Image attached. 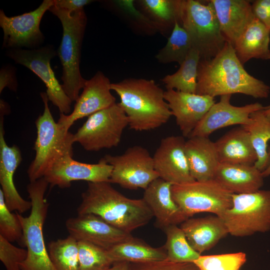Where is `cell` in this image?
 <instances>
[{"label":"cell","instance_id":"cell-1","mask_svg":"<svg viewBox=\"0 0 270 270\" xmlns=\"http://www.w3.org/2000/svg\"><path fill=\"white\" fill-rule=\"evenodd\" d=\"M239 60L233 46L226 42L222 50L210 59H200L196 94L216 96L241 94L266 98L270 87L248 74Z\"/></svg>","mask_w":270,"mask_h":270},{"label":"cell","instance_id":"cell-2","mask_svg":"<svg viewBox=\"0 0 270 270\" xmlns=\"http://www.w3.org/2000/svg\"><path fill=\"white\" fill-rule=\"evenodd\" d=\"M110 184L88 182L86 190L82 194L78 214L97 215L114 227L129 233L148 224L154 214L144 200L127 198Z\"/></svg>","mask_w":270,"mask_h":270},{"label":"cell","instance_id":"cell-3","mask_svg":"<svg viewBox=\"0 0 270 270\" xmlns=\"http://www.w3.org/2000/svg\"><path fill=\"white\" fill-rule=\"evenodd\" d=\"M110 88L120 97L132 130L142 132L158 128L172 116L164 91L152 80L128 78L112 83Z\"/></svg>","mask_w":270,"mask_h":270},{"label":"cell","instance_id":"cell-4","mask_svg":"<svg viewBox=\"0 0 270 270\" xmlns=\"http://www.w3.org/2000/svg\"><path fill=\"white\" fill-rule=\"evenodd\" d=\"M48 10L62 25V36L57 54L62 66V85L72 101L76 102L86 80L81 75L80 64L86 16L84 8L71 12L53 5Z\"/></svg>","mask_w":270,"mask_h":270},{"label":"cell","instance_id":"cell-5","mask_svg":"<svg viewBox=\"0 0 270 270\" xmlns=\"http://www.w3.org/2000/svg\"><path fill=\"white\" fill-rule=\"evenodd\" d=\"M48 185L44 178L30 182L27 191L32 202L30 213L28 216L17 213L27 250L26 258L20 266L22 270H56L49 257L43 234L48 207L44 195Z\"/></svg>","mask_w":270,"mask_h":270},{"label":"cell","instance_id":"cell-6","mask_svg":"<svg viewBox=\"0 0 270 270\" xmlns=\"http://www.w3.org/2000/svg\"><path fill=\"white\" fill-rule=\"evenodd\" d=\"M44 110L36 120L37 136L34 149L36 155L27 174L30 182L44 178L54 163L62 156L73 154L74 134L66 130L52 117L46 92H41Z\"/></svg>","mask_w":270,"mask_h":270},{"label":"cell","instance_id":"cell-7","mask_svg":"<svg viewBox=\"0 0 270 270\" xmlns=\"http://www.w3.org/2000/svg\"><path fill=\"white\" fill-rule=\"evenodd\" d=\"M229 234L250 236L270 230V190L232 195V206L220 216Z\"/></svg>","mask_w":270,"mask_h":270},{"label":"cell","instance_id":"cell-8","mask_svg":"<svg viewBox=\"0 0 270 270\" xmlns=\"http://www.w3.org/2000/svg\"><path fill=\"white\" fill-rule=\"evenodd\" d=\"M195 0H183L180 24L188 33L192 48L200 59L215 56L226 42L211 4Z\"/></svg>","mask_w":270,"mask_h":270},{"label":"cell","instance_id":"cell-9","mask_svg":"<svg viewBox=\"0 0 270 270\" xmlns=\"http://www.w3.org/2000/svg\"><path fill=\"white\" fill-rule=\"evenodd\" d=\"M128 126V118L120 103L116 102L90 116L74 134V141L90 152L116 147Z\"/></svg>","mask_w":270,"mask_h":270},{"label":"cell","instance_id":"cell-10","mask_svg":"<svg viewBox=\"0 0 270 270\" xmlns=\"http://www.w3.org/2000/svg\"><path fill=\"white\" fill-rule=\"evenodd\" d=\"M173 199L188 218L201 212L220 216L232 206V193L214 179L172 184Z\"/></svg>","mask_w":270,"mask_h":270},{"label":"cell","instance_id":"cell-11","mask_svg":"<svg viewBox=\"0 0 270 270\" xmlns=\"http://www.w3.org/2000/svg\"><path fill=\"white\" fill-rule=\"evenodd\" d=\"M104 158L112 167L110 182L124 188L145 190L159 178L154 167L152 156L142 146H130L122 154H106Z\"/></svg>","mask_w":270,"mask_h":270},{"label":"cell","instance_id":"cell-12","mask_svg":"<svg viewBox=\"0 0 270 270\" xmlns=\"http://www.w3.org/2000/svg\"><path fill=\"white\" fill-rule=\"evenodd\" d=\"M56 54L53 46H50L31 50L12 48L6 52V55L16 63L26 67L42 80L46 88L48 100L60 113L67 115L70 112L72 102L64 92L51 68L50 60Z\"/></svg>","mask_w":270,"mask_h":270},{"label":"cell","instance_id":"cell-13","mask_svg":"<svg viewBox=\"0 0 270 270\" xmlns=\"http://www.w3.org/2000/svg\"><path fill=\"white\" fill-rule=\"evenodd\" d=\"M54 0H44L36 10L9 17L0 10V26L4 32L3 47L34 49L42 43L44 36L40 28L43 16L54 5Z\"/></svg>","mask_w":270,"mask_h":270},{"label":"cell","instance_id":"cell-14","mask_svg":"<svg viewBox=\"0 0 270 270\" xmlns=\"http://www.w3.org/2000/svg\"><path fill=\"white\" fill-rule=\"evenodd\" d=\"M72 154H67L57 160L44 176L51 186L60 188L70 186L75 180L91 182H110L112 167L102 158L96 164L78 162Z\"/></svg>","mask_w":270,"mask_h":270},{"label":"cell","instance_id":"cell-15","mask_svg":"<svg viewBox=\"0 0 270 270\" xmlns=\"http://www.w3.org/2000/svg\"><path fill=\"white\" fill-rule=\"evenodd\" d=\"M111 84L100 71L90 79L86 80L82 92L76 101L73 110L67 115L60 113L58 122L69 130L77 120L88 117L116 103V99L110 92Z\"/></svg>","mask_w":270,"mask_h":270},{"label":"cell","instance_id":"cell-16","mask_svg":"<svg viewBox=\"0 0 270 270\" xmlns=\"http://www.w3.org/2000/svg\"><path fill=\"white\" fill-rule=\"evenodd\" d=\"M65 225L69 235L76 240L89 242L107 250L133 237L131 233L122 230L92 214L70 218Z\"/></svg>","mask_w":270,"mask_h":270},{"label":"cell","instance_id":"cell-17","mask_svg":"<svg viewBox=\"0 0 270 270\" xmlns=\"http://www.w3.org/2000/svg\"><path fill=\"white\" fill-rule=\"evenodd\" d=\"M183 136H172L162 139L152 156L160 178L172 184L194 181L191 176L185 152Z\"/></svg>","mask_w":270,"mask_h":270},{"label":"cell","instance_id":"cell-18","mask_svg":"<svg viewBox=\"0 0 270 270\" xmlns=\"http://www.w3.org/2000/svg\"><path fill=\"white\" fill-rule=\"evenodd\" d=\"M232 95L220 96V100L210 108L190 134V137L208 136L218 129L232 125L242 126L250 124L252 122L250 114L264 109L266 106L255 102L242 106L230 103Z\"/></svg>","mask_w":270,"mask_h":270},{"label":"cell","instance_id":"cell-19","mask_svg":"<svg viewBox=\"0 0 270 270\" xmlns=\"http://www.w3.org/2000/svg\"><path fill=\"white\" fill-rule=\"evenodd\" d=\"M164 99L182 136L188 138L210 108L214 98L174 90L164 91Z\"/></svg>","mask_w":270,"mask_h":270},{"label":"cell","instance_id":"cell-20","mask_svg":"<svg viewBox=\"0 0 270 270\" xmlns=\"http://www.w3.org/2000/svg\"><path fill=\"white\" fill-rule=\"evenodd\" d=\"M4 134V116L0 115V190L8 208L22 214L31 209L32 202L20 196L14 184V172L22 160L21 152L16 146L8 145Z\"/></svg>","mask_w":270,"mask_h":270},{"label":"cell","instance_id":"cell-21","mask_svg":"<svg viewBox=\"0 0 270 270\" xmlns=\"http://www.w3.org/2000/svg\"><path fill=\"white\" fill-rule=\"evenodd\" d=\"M172 184L158 178L144 190L142 198L156 218L155 226L162 230L170 225H178L188 218L173 199Z\"/></svg>","mask_w":270,"mask_h":270},{"label":"cell","instance_id":"cell-22","mask_svg":"<svg viewBox=\"0 0 270 270\" xmlns=\"http://www.w3.org/2000/svg\"><path fill=\"white\" fill-rule=\"evenodd\" d=\"M215 11L221 32L233 46L254 18L250 2L246 0H208Z\"/></svg>","mask_w":270,"mask_h":270},{"label":"cell","instance_id":"cell-23","mask_svg":"<svg viewBox=\"0 0 270 270\" xmlns=\"http://www.w3.org/2000/svg\"><path fill=\"white\" fill-rule=\"evenodd\" d=\"M180 228L190 246L200 254L213 248L229 234L222 220L216 215L190 218L180 224Z\"/></svg>","mask_w":270,"mask_h":270},{"label":"cell","instance_id":"cell-24","mask_svg":"<svg viewBox=\"0 0 270 270\" xmlns=\"http://www.w3.org/2000/svg\"><path fill=\"white\" fill-rule=\"evenodd\" d=\"M185 152L191 176L196 181L212 180L220 164L215 142L208 137L188 138Z\"/></svg>","mask_w":270,"mask_h":270},{"label":"cell","instance_id":"cell-25","mask_svg":"<svg viewBox=\"0 0 270 270\" xmlns=\"http://www.w3.org/2000/svg\"><path fill=\"white\" fill-rule=\"evenodd\" d=\"M214 179L236 194L256 192L264 184L262 172L254 165L220 163Z\"/></svg>","mask_w":270,"mask_h":270},{"label":"cell","instance_id":"cell-26","mask_svg":"<svg viewBox=\"0 0 270 270\" xmlns=\"http://www.w3.org/2000/svg\"><path fill=\"white\" fill-rule=\"evenodd\" d=\"M214 142L220 163L254 165L257 160L250 134L242 126L230 130Z\"/></svg>","mask_w":270,"mask_h":270},{"label":"cell","instance_id":"cell-27","mask_svg":"<svg viewBox=\"0 0 270 270\" xmlns=\"http://www.w3.org/2000/svg\"><path fill=\"white\" fill-rule=\"evenodd\" d=\"M270 30L254 17L234 45L242 64L252 58L270 60Z\"/></svg>","mask_w":270,"mask_h":270},{"label":"cell","instance_id":"cell-28","mask_svg":"<svg viewBox=\"0 0 270 270\" xmlns=\"http://www.w3.org/2000/svg\"><path fill=\"white\" fill-rule=\"evenodd\" d=\"M114 263L120 262H146L166 260V252L163 246L154 248L143 240L132 237L108 250Z\"/></svg>","mask_w":270,"mask_h":270},{"label":"cell","instance_id":"cell-29","mask_svg":"<svg viewBox=\"0 0 270 270\" xmlns=\"http://www.w3.org/2000/svg\"><path fill=\"white\" fill-rule=\"evenodd\" d=\"M200 56L198 52L192 48L178 70L162 79L166 90H174L184 92L196 94L198 70Z\"/></svg>","mask_w":270,"mask_h":270},{"label":"cell","instance_id":"cell-30","mask_svg":"<svg viewBox=\"0 0 270 270\" xmlns=\"http://www.w3.org/2000/svg\"><path fill=\"white\" fill-rule=\"evenodd\" d=\"M250 116L252 119L251 124L242 126L249 132L257 155L254 166L262 172L270 161L268 151V142L270 140V121L264 115L263 110L252 113Z\"/></svg>","mask_w":270,"mask_h":270},{"label":"cell","instance_id":"cell-31","mask_svg":"<svg viewBox=\"0 0 270 270\" xmlns=\"http://www.w3.org/2000/svg\"><path fill=\"white\" fill-rule=\"evenodd\" d=\"M138 3L158 30L173 28L176 21L180 24L183 0H141Z\"/></svg>","mask_w":270,"mask_h":270},{"label":"cell","instance_id":"cell-32","mask_svg":"<svg viewBox=\"0 0 270 270\" xmlns=\"http://www.w3.org/2000/svg\"><path fill=\"white\" fill-rule=\"evenodd\" d=\"M162 230L166 236L164 246L166 252V260L174 262H193L201 255L190 246L184 232L178 225L169 226Z\"/></svg>","mask_w":270,"mask_h":270},{"label":"cell","instance_id":"cell-33","mask_svg":"<svg viewBox=\"0 0 270 270\" xmlns=\"http://www.w3.org/2000/svg\"><path fill=\"white\" fill-rule=\"evenodd\" d=\"M192 48L190 36L178 22H176L165 46L156 56L162 64L178 62L180 64Z\"/></svg>","mask_w":270,"mask_h":270},{"label":"cell","instance_id":"cell-34","mask_svg":"<svg viewBox=\"0 0 270 270\" xmlns=\"http://www.w3.org/2000/svg\"><path fill=\"white\" fill-rule=\"evenodd\" d=\"M48 251L56 270H79L78 241L72 236L50 242Z\"/></svg>","mask_w":270,"mask_h":270},{"label":"cell","instance_id":"cell-35","mask_svg":"<svg viewBox=\"0 0 270 270\" xmlns=\"http://www.w3.org/2000/svg\"><path fill=\"white\" fill-rule=\"evenodd\" d=\"M79 270H105L114 264L108 250L90 242L78 241Z\"/></svg>","mask_w":270,"mask_h":270},{"label":"cell","instance_id":"cell-36","mask_svg":"<svg viewBox=\"0 0 270 270\" xmlns=\"http://www.w3.org/2000/svg\"><path fill=\"white\" fill-rule=\"evenodd\" d=\"M246 261L244 252L200 255L193 262L199 270H240Z\"/></svg>","mask_w":270,"mask_h":270},{"label":"cell","instance_id":"cell-37","mask_svg":"<svg viewBox=\"0 0 270 270\" xmlns=\"http://www.w3.org/2000/svg\"><path fill=\"white\" fill-rule=\"evenodd\" d=\"M0 236L10 242H17L24 246L22 228L18 214L12 212L8 208L0 190Z\"/></svg>","mask_w":270,"mask_h":270},{"label":"cell","instance_id":"cell-38","mask_svg":"<svg viewBox=\"0 0 270 270\" xmlns=\"http://www.w3.org/2000/svg\"><path fill=\"white\" fill-rule=\"evenodd\" d=\"M26 256V250L14 246L0 236V260L6 270H22L21 264Z\"/></svg>","mask_w":270,"mask_h":270},{"label":"cell","instance_id":"cell-39","mask_svg":"<svg viewBox=\"0 0 270 270\" xmlns=\"http://www.w3.org/2000/svg\"><path fill=\"white\" fill-rule=\"evenodd\" d=\"M130 270H199L194 262H174L168 260L130 262Z\"/></svg>","mask_w":270,"mask_h":270},{"label":"cell","instance_id":"cell-40","mask_svg":"<svg viewBox=\"0 0 270 270\" xmlns=\"http://www.w3.org/2000/svg\"><path fill=\"white\" fill-rule=\"evenodd\" d=\"M254 16L270 30V0H256L252 4Z\"/></svg>","mask_w":270,"mask_h":270},{"label":"cell","instance_id":"cell-41","mask_svg":"<svg viewBox=\"0 0 270 270\" xmlns=\"http://www.w3.org/2000/svg\"><path fill=\"white\" fill-rule=\"evenodd\" d=\"M18 84L14 70L10 68H2L0 72V93L6 87L13 91L17 90Z\"/></svg>","mask_w":270,"mask_h":270},{"label":"cell","instance_id":"cell-42","mask_svg":"<svg viewBox=\"0 0 270 270\" xmlns=\"http://www.w3.org/2000/svg\"><path fill=\"white\" fill-rule=\"evenodd\" d=\"M90 0H54L56 6L69 11H75L84 8V6L90 3Z\"/></svg>","mask_w":270,"mask_h":270},{"label":"cell","instance_id":"cell-43","mask_svg":"<svg viewBox=\"0 0 270 270\" xmlns=\"http://www.w3.org/2000/svg\"><path fill=\"white\" fill-rule=\"evenodd\" d=\"M130 262H116L105 270H130Z\"/></svg>","mask_w":270,"mask_h":270},{"label":"cell","instance_id":"cell-44","mask_svg":"<svg viewBox=\"0 0 270 270\" xmlns=\"http://www.w3.org/2000/svg\"><path fill=\"white\" fill-rule=\"evenodd\" d=\"M270 156V150L268 152ZM262 175L264 178L270 176V161L266 168L262 172Z\"/></svg>","mask_w":270,"mask_h":270},{"label":"cell","instance_id":"cell-45","mask_svg":"<svg viewBox=\"0 0 270 270\" xmlns=\"http://www.w3.org/2000/svg\"><path fill=\"white\" fill-rule=\"evenodd\" d=\"M263 112L266 118L270 121V105L266 106V108L263 110Z\"/></svg>","mask_w":270,"mask_h":270}]
</instances>
